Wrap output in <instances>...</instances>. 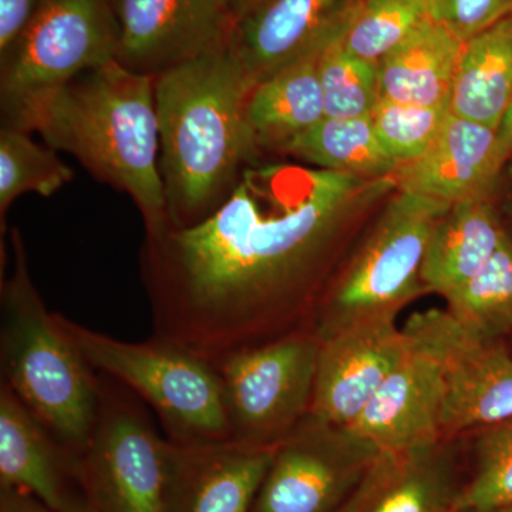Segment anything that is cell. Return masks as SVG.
I'll use <instances>...</instances> for the list:
<instances>
[{
    "mask_svg": "<svg viewBox=\"0 0 512 512\" xmlns=\"http://www.w3.org/2000/svg\"><path fill=\"white\" fill-rule=\"evenodd\" d=\"M279 153L316 165L320 170L369 180L392 177L399 167L377 140L370 117H323L286 143Z\"/></svg>",
    "mask_w": 512,
    "mask_h": 512,
    "instance_id": "cb8c5ba5",
    "label": "cell"
},
{
    "mask_svg": "<svg viewBox=\"0 0 512 512\" xmlns=\"http://www.w3.org/2000/svg\"><path fill=\"white\" fill-rule=\"evenodd\" d=\"M362 0H265L235 25L229 52L252 83L315 59L348 32Z\"/></svg>",
    "mask_w": 512,
    "mask_h": 512,
    "instance_id": "5bb4252c",
    "label": "cell"
},
{
    "mask_svg": "<svg viewBox=\"0 0 512 512\" xmlns=\"http://www.w3.org/2000/svg\"><path fill=\"white\" fill-rule=\"evenodd\" d=\"M396 191L323 293L312 323L319 340L357 320L399 315L429 293L421 268L433 229L451 205Z\"/></svg>",
    "mask_w": 512,
    "mask_h": 512,
    "instance_id": "5b68a950",
    "label": "cell"
},
{
    "mask_svg": "<svg viewBox=\"0 0 512 512\" xmlns=\"http://www.w3.org/2000/svg\"><path fill=\"white\" fill-rule=\"evenodd\" d=\"M512 194L505 180L454 202L427 245L421 279L427 292L447 298L490 261L511 229Z\"/></svg>",
    "mask_w": 512,
    "mask_h": 512,
    "instance_id": "ac0fdd59",
    "label": "cell"
},
{
    "mask_svg": "<svg viewBox=\"0 0 512 512\" xmlns=\"http://www.w3.org/2000/svg\"><path fill=\"white\" fill-rule=\"evenodd\" d=\"M466 461V437L382 451L338 512H457Z\"/></svg>",
    "mask_w": 512,
    "mask_h": 512,
    "instance_id": "2e32d148",
    "label": "cell"
},
{
    "mask_svg": "<svg viewBox=\"0 0 512 512\" xmlns=\"http://www.w3.org/2000/svg\"><path fill=\"white\" fill-rule=\"evenodd\" d=\"M504 168L494 128L450 113L426 153L399 165L393 180L399 191L453 205L500 183Z\"/></svg>",
    "mask_w": 512,
    "mask_h": 512,
    "instance_id": "d6986e66",
    "label": "cell"
},
{
    "mask_svg": "<svg viewBox=\"0 0 512 512\" xmlns=\"http://www.w3.org/2000/svg\"><path fill=\"white\" fill-rule=\"evenodd\" d=\"M0 488L33 495L52 511L77 490L72 454L2 380Z\"/></svg>",
    "mask_w": 512,
    "mask_h": 512,
    "instance_id": "ffe728a7",
    "label": "cell"
},
{
    "mask_svg": "<svg viewBox=\"0 0 512 512\" xmlns=\"http://www.w3.org/2000/svg\"><path fill=\"white\" fill-rule=\"evenodd\" d=\"M89 365L147 404L175 443L229 440L220 375L214 365L153 336L124 342L57 313Z\"/></svg>",
    "mask_w": 512,
    "mask_h": 512,
    "instance_id": "8992f818",
    "label": "cell"
},
{
    "mask_svg": "<svg viewBox=\"0 0 512 512\" xmlns=\"http://www.w3.org/2000/svg\"><path fill=\"white\" fill-rule=\"evenodd\" d=\"M430 19L466 43L512 13V0H427Z\"/></svg>",
    "mask_w": 512,
    "mask_h": 512,
    "instance_id": "4dcf8cb0",
    "label": "cell"
},
{
    "mask_svg": "<svg viewBox=\"0 0 512 512\" xmlns=\"http://www.w3.org/2000/svg\"><path fill=\"white\" fill-rule=\"evenodd\" d=\"M89 440L73 457L77 488L96 512H164L165 437L138 397L99 373Z\"/></svg>",
    "mask_w": 512,
    "mask_h": 512,
    "instance_id": "ba28073f",
    "label": "cell"
},
{
    "mask_svg": "<svg viewBox=\"0 0 512 512\" xmlns=\"http://www.w3.org/2000/svg\"><path fill=\"white\" fill-rule=\"evenodd\" d=\"M403 330L440 367L444 437H464L512 419V349L507 340L481 338L447 309L413 313Z\"/></svg>",
    "mask_w": 512,
    "mask_h": 512,
    "instance_id": "30bf717a",
    "label": "cell"
},
{
    "mask_svg": "<svg viewBox=\"0 0 512 512\" xmlns=\"http://www.w3.org/2000/svg\"><path fill=\"white\" fill-rule=\"evenodd\" d=\"M76 157L103 183L126 192L146 237L171 228L160 174L154 77L111 62L74 77L33 114L28 133Z\"/></svg>",
    "mask_w": 512,
    "mask_h": 512,
    "instance_id": "3957f363",
    "label": "cell"
},
{
    "mask_svg": "<svg viewBox=\"0 0 512 512\" xmlns=\"http://www.w3.org/2000/svg\"><path fill=\"white\" fill-rule=\"evenodd\" d=\"M53 512H96V510H94L92 505L87 503L86 498L83 497V494L80 493L79 488H77V490L70 495L66 504H64L60 510Z\"/></svg>",
    "mask_w": 512,
    "mask_h": 512,
    "instance_id": "d590c367",
    "label": "cell"
},
{
    "mask_svg": "<svg viewBox=\"0 0 512 512\" xmlns=\"http://www.w3.org/2000/svg\"><path fill=\"white\" fill-rule=\"evenodd\" d=\"M380 451L309 413L275 448L251 512H338Z\"/></svg>",
    "mask_w": 512,
    "mask_h": 512,
    "instance_id": "8fae6325",
    "label": "cell"
},
{
    "mask_svg": "<svg viewBox=\"0 0 512 512\" xmlns=\"http://www.w3.org/2000/svg\"><path fill=\"white\" fill-rule=\"evenodd\" d=\"M0 512H53L33 495L0 488Z\"/></svg>",
    "mask_w": 512,
    "mask_h": 512,
    "instance_id": "d6a6232c",
    "label": "cell"
},
{
    "mask_svg": "<svg viewBox=\"0 0 512 512\" xmlns=\"http://www.w3.org/2000/svg\"><path fill=\"white\" fill-rule=\"evenodd\" d=\"M457 512H512V505H503V507L493 508H461Z\"/></svg>",
    "mask_w": 512,
    "mask_h": 512,
    "instance_id": "8d00e7d4",
    "label": "cell"
},
{
    "mask_svg": "<svg viewBox=\"0 0 512 512\" xmlns=\"http://www.w3.org/2000/svg\"><path fill=\"white\" fill-rule=\"evenodd\" d=\"M410 345L409 353L350 426L380 453L413 450L444 439V383L440 367L412 340Z\"/></svg>",
    "mask_w": 512,
    "mask_h": 512,
    "instance_id": "e0dca14e",
    "label": "cell"
},
{
    "mask_svg": "<svg viewBox=\"0 0 512 512\" xmlns=\"http://www.w3.org/2000/svg\"><path fill=\"white\" fill-rule=\"evenodd\" d=\"M495 133H497V147L501 163L507 165L512 158V100Z\"/></svg>",
    "mask_w": 512,
    "mask_h": 512,
    "instance_id": "836d02e7",
    "label": "cell"
},
{
    "mask_svg": "<svg viewBox=\"0 0 512 512\" xmlns=\"http://www.w3.org/2000/svg\"><path fill=\"white\" fill-rule=\"evenodd\" d=\"M464 43L429 20L379 62L382 99L417 106L450 104Z\"/></svg>",
    "mask_w": 512,
    "mask_h": 512,
    "instance_id": "44dd1931",
    "label": "cell"
},
{
    "mask_svg": "<svg viewBox=\"0 0 512 512\" xmlns=\"http://www.w3.org/2000/svg\"><path fill=\"white\" fill-rule=\"evenodd\" d=\"M120 29L111 0H42L0 53L2 126L28 133L33 114L74 77L116 62Z\"/></svg>",
    "mask_w": 512,
    "mask_h": 512,
    "instance_id": "52a82bcc",
    "label": "cell"
},
{
    "mask_svg": "<svg viewBox=\"0 0 512 512\" xmlns=\"http://www.w3.org/2000/svg\"><path fill=\"white\" fill-rule=\"evenodd\" d=\"M319 57L293 64L252 87L247 119L261 153H279L286 143L326 117Z\"/></svg>",
    "mask_w": 512,
    "mask_h": 512,
    "instance_id": "7402d4cb",
    "label": "cell"
},
{
    "mask_svg": "<svg viewBox=\"0 0 512 512\" xmlns=\"http://www.w3.org/2000/svg\"><path fill=\"white\" fill-rule=\"evenodd\" d=\"M511 100L512 13L464 43L450 111L497 131Z\"/></svg>",
    "mask_w": 512,
    "mask_h": 512,
    "instance_id": "603a6c76",
    "label": "cell"
},
{
    "mask_svg": "<svg viewBox=\"0 0 512 512\" xmlns=\"http://www.w3.org/2000/svg\"><path fill=\"white\" fill-rule=\"evenodd\" d=\"M275 448L167 439L164 512H251Z\"/></svg>",
    "mask_w": 512,
    "mask_h": 512,
    "instance_id": "9a60e30c",
    "label": "cell"
},
{
    "mask_svg": "<svg viewBox=\"0 0 512 512\" xmlns=\"http://www.w3.org/2000/svg\"><path fill=\"white\" fill-rule=\"evenodd\" d=\"M264 2L265 0H221L229 16L234 19L235 25Z\"/></svg>",
    "mask_w": 512,
    "mask_h": 512,
    "instance_id": "e575fe53",
    "label": "cell"
},
{
    "mask_svg": "<svg viewBox=\"0 0 512 512\" xmlns=\"http://www.w3.org/2000/svg\"><path fill=\"white\" fill-rule=\"evenodd\" d=\"M319 343L313 329L298 330L214 365L229 440L278 446L311 413Z\"/></svg>",
    "mask_w": 512,
    "mask_h": 512,
    "instance_id": "9c48e42d",
    "label": "cell"
},
{
    "mask_svg": "<svg viewBox=\"0 0 512 512\" xmlns=\"http://www.w3.org/2000/svg\"><path fill=\"white\" fill-rule=\"evenodd\" d=\"M10 244L12 274L0 286V380L74 457L96 420L99 376L37 292L18 228Z\"/></svg>",
    "mask_w": 512,
    "mask_h": 512,
    "instance_id": "277c9868",
    "label": "cell"
},
{
    "mask_svg": "<svg viewBox=\"0 0 512 512\" xmlns=\"http://www.w3.org/2000/svg\"><path fill=\"white\" fill-rule=\"evenodd\" d=\"M254 83L228 50L154 77L160 174L171 228H190L227 200L261 156L247 119Z\"/></svg>",
    "mask_w": 512,
    "mask_h": 512,
    "instance_id": "7a4b0ae2",
    "label": "cell"
},
{
    "mask_svg": "<svg viewBox=\"0 0 512 512\" xmlns=\"http://www.w3.org/2000/svg\"><path fill=\"white\" fill-rule=\"evenodd\" d=\"M450 113V104L417 106L382 99L370 120L386 153L402 165L412 163L426 153Z\"/></svg>",
    "mask_w": 512,
    "mask_h": 512,
    "instance_id": "f546056e",
    "label": "cell"
},
{
    "mask_svg": "<svg viewBox=\"0 0 512 512\" xmlns=\"http://www.w3.org/2000/svg\"><path fill=\"white\" fill-rule=\"evenodd\" d=\"M392 190L393 175L251 165L200 224L146 237L153 336L217 365L312 329L353 239Z\"/></svg>",
    "mask_w": 512,
    "mask_h": 512,
    "instance_id": "6da1fadb",
    "label": "cell"
},
{
    "mask_svg": "<svg viewBox=\"0 0 512 512\" xmlns=\"http://www.w3.org/2000/svg\"><path fill=\"white\" fill-rule=\"evenodd\" d=\"M40 2L42 0H0V53L25 29Z\"/></svg>",
    "mask_w": 512,
    "mask_h": 512,
    "instance_id": "1f68e13d",
    "label": "cell"
},
{
    "mask_svg": "<svg viewBox=\"0 0 512 512\" xmlns=\"http://www.w3.org/2000/svg\"><path fill=\"white\" fill-rule=\"evenodd\" d=\"M429 20L427 0H362L342 45L353 55L379 63Z\"/></svg>",
    "mask_w": 512,
    "mask_h": 512,
    "instance_id": "83f0119b",
    "label": "cell"
},
{
    "mask_svg": "<svg viewBox=\"0 0 512 512\" xmlns=\"http://www.w3.org/2000/svg\"><path fill=\"white\" fill-rule=\"evenodd\" d=\"M73 180V171L52 147L35 143L30 133L18 128H0V234L10 205L23 194L35 192L52 197Z\"/></svg>",
    "mask_w": 512,
    "mask_h": 512,
    "instance_id": "484cf974",
    "label": "cell"
},
{
    "mask_svg": "<svg viewBox=\"0 0 512 512\" xmlns=\"http://www.w3.org/2000/svg\"><path fill=\"white\" fill-rule=\"evenodd\" d=\"M464 437L470 470L458 510L512 505V419Z\"/></svg>",
    "mask_w": 512,
    "mask_h": 512,
    "instance_id": "4316f807",
    "label": "cell"
},
{
    "mask_svg": "<svg viewBox=\"0 0 512 512\" xmlns=\"http://www.w3.org/2000/svg\"><path fill=\"white\" fill-rule=\"evenodd\" d=\"M311 413L350 427L409 353L397 315L370 316L319 340Z\"/></svg>",
    "mask_w": 512,
    "mask_h": 512,
    "instance_id": "4fadbf2b",
    "label": "cell"
},
{
    "mask_svg": "<svg viewBox=\"0 0 512 512\" xmlns=\"http://www.w3.org/2000/svg\"><path fill=\"white\" fill-rule=\"evenodd\" d=\"M120 29L116 62L156 77L224 52L235 22L221 0H111Z\"/></svg>",
    "mask_w": 512,
    "mask_h": 512,
    "instance_id": "7c38bea8",
    "label": "cell"
},
{
    "mask_svg": "<svg viewBox=\"0 0 512 512\" xmlns=\"http://www.w3.org/2000/svg\"><path fill=\"white\" fill-rule=\"evenodd\" d=\"M444 301L447 311L481 338L512 336V229L484 268Z\"/></svg>",
    "mask_w": 512,
    "mask_h": 512,
    "instance_id": "d4e9b609",
    "label": "cell"
},
{
    "mask_svg": "<svg viewBox=\"0 0 512 512\" xmlns=\"http://www.w3.org/2000/svg\"><path fill=\"white\" fill-rule=\"evenodd\" d=\"M318 72L326 117H370L382 100L379 63L353 55L342 40L320 55Z\"/></svg>",
    "mask_w": 512,
    "mask_h": 512,
    "instance_id": "f1b7e54d",
    "label": "cell"
}]
</instances>
